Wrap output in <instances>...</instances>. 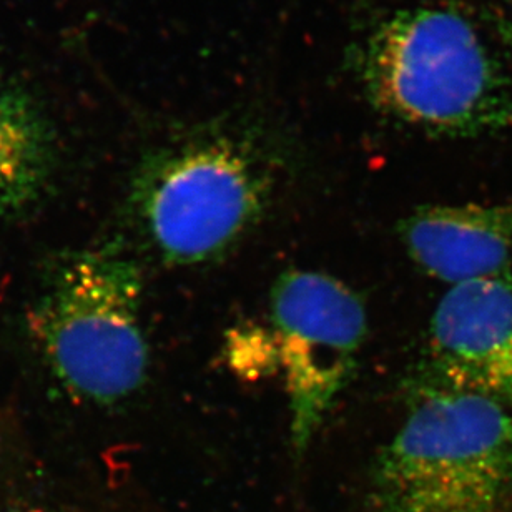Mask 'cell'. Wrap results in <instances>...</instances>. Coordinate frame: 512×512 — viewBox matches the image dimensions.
<instances>
[{"instance_id":"obj_6","label":"cell","mask_w":512,"mask_h":512,"mask_svg":"<svg viewBox=\"0 0 512 512\" xmlns=\"http://www.w3.org/2000/svg\"><path fill=\"white\" fill-rule=\"evenodd\" d=\"M414 380L471 391L512 409V270L449 286L429 321Z\"/></svg>"},{"instance_id":"obj_5","label":"cell","mask_w":512,"mask_h":512,"mask_svg":"<svg viewBox=\"0 0 512 512\" xmlns=\"http://www.w3.org/2000/svg\"><path fill=\"white\" fill-rule=\"evenodd\" d=\"M270 305L290 399L291 444L301 454L355 373L368 318L360 296L321 271L281 273Z\"/></svg>"},{"instance_id":"obj_4","label":"cell","mask_w":512,"mask_h":512,"mask_svg":"<svg viewBox=\"0 0 512 512\" xmlns=\"http://www.w3.org/2000/svg\"><path fill=\"white\" fill-rule=\"evenodd\" d=\"M142 298V271L120 250H82L57 263L27 325L45 365L72 396L115 404L145 384Z\"/></svg>"},{"instance_id":"obj_9","label":"cell","mask_w":512,"mask_h":512,"mask_svg":"<svg viewBox=\"0 0 512 512\" xmlns=\"http://www.w3.org/2000/svg\"><path fill=\"white\" fill-rule=\"evenodd\" d=\"M509 5H511V17H512V0H509Z\"/></svg>"},{"instance_id":"obj_2","label":"cell","mask_w":512,"mask_h":512,"mask_svg":"<svg viewBox=\"0 0 512 512\" xmlns=\"http://www.w3.org/2000/svg\"><path fill=\"white\" fill-rule=\"evenodd\" d=\"M356 70L376 109L444 137H476L512 122L508 79L466 17L403 10L358 45Z\"/></svg>"},{"instance_id":"obj_7","label":"cell","mask_w":512,"mask_h":512,"mask_svg":"<svg viewBox=\"0 0 512 512\" xmlns=\"http://www.w3.org/2000/svg\"><path fill=\"white\" fill-rule=\"evenodd\" d=\"M398 233L419 270L449 286L512 270V202L426 205Z\"/></svg>"},{"instance_id":"obj_8","label":"cell","mask_w":512,"mask_h":512,"mask_svg":"<svg viewBox=\"0 0 512 512\" xmlns=\"http://www.w3.org/2000/svg\"><path fill=\"white\" fill-rule=\"evenodd\" d=\"M57 165L55 133L39 102L0 80V223L39 202Z\"/></svg>"},{"instance_id":"obj_3","label":"cell","mask_w":512,"mask_h":512,"mask_svg":"<svg viewBox=\"0 0 512 512\" xmlns=\"http://www.w3.org/2000/svg\"><path fill=\"white\" fill-rule=\"evenodd\" d=\"M409 391L376 458L370 512H512V409L424 381Z\"/></svg>"},{"instance_id":"obj_1","label":"cell","mask_w":512,"mask_h":512,"mask_svg":"<svg viewBox=\"0 0 512 512\" xmlns=\"http://www.w3.org/2000/svg\"><path fill=\"white\" fill-rule=\"evenodd\" d=\"M286 168L285 150L260 125L227 120L183 128L138 162L128 208L163 263L207 265L260 225Z\"/></svg>"}]
</instances>
